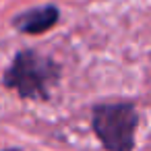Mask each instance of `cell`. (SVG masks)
Returning <instances> with one entry per match:
<instances>
[{
	"label": "cell",
	"instance_id": "obj_2",
	"mask_svg": "<svg viewBox=\"0 0 151 151\" xmlns=\"http://www.w3.org/2000/svg\"><path fill=\"white\" fill-rule=\"evenodd\" d=\"M139 112L130 101H106L93 106L91 128L106 151H132Z\"/></svg>",
	"mask_w": 151,
	"mask_h": 151
},
{
	"label": "cell",
	"instance_id": "obj_4",
	"mask_svg": "<svg viewBox=\"0 0 151 151\" xmlns=\"http://www.w3.org/2000/svg\"><path fill=\"white\" fill-rule=\"evenodd\" d=\"M2 151H23V149H17V147H9V149H2Z\"/></svg>",
	"mask_w": 151,
	"mask_h": 151
},
{
	"label": "cell",
	"instance_id": "obj_1",
	"mask_svg": "<svg viewBox=\"0 0 151 151\" xmlns=\"http://www.w3.org/2000/svg\"><path fill=\"white\" fill-rule=\"evenodd\" d=\"M60 64L37 50H21L2 75V85L13 89L21 99L48 101L60 81Z\"/></svg>",
	"mask_w": 151,
	"mask_h": 151
},
{
	"label": "cell",
	"instance_id": "obj_3",
	"mask_svg": "<svg viewBox=\"0 0 151 151\" xmlns=\"http://www.w3.org/2000/svg\"><path fill=\"white\" fill-rule=\"evenodd\" d=\"M60 19V11L54 4H44V6H35L29 11L19 13L13 19V27L21 33L27 35H42L46 31H50Z\"/></svg>",
	"mask_w": 151,
	"mask_h": 151
}]
</instances>
